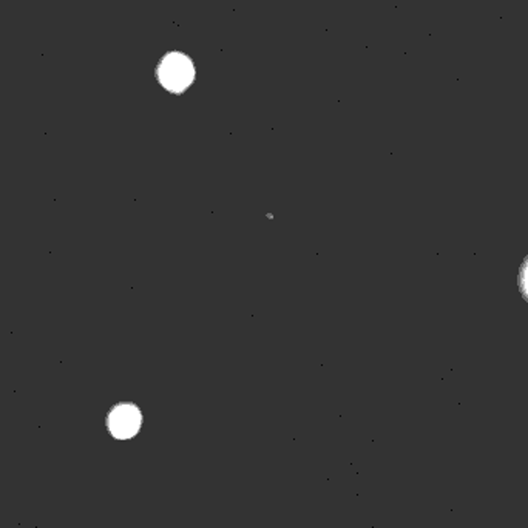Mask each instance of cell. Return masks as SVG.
I'll list each match as a JSON object with an SVG mask.
<instances>
[{
    "instance_id": "1",
    "label": "cell",
    "mask_w": 528,
    "mask_h": 528,
    "mask_svg": "<svg viewBox=\"0 0 528 528\" xmlns=\"http://www.w3.org/2000/svg\"><path fill=\"white\" fill-rule=\"evenodd\" d=\"M153 79L164 93L175 97H184L198 81L197 60L184 50H166L153 66Z\"/></svg>"
},
{
    "instance_id": "2",
    "label": "cell",
    "mask_w": 528,
    "mask_h": 528,
    "mask_svg": "<svg viewBox=\"0 0 528 528\" xmlns=\"http://www.w3.org/2000/svg\"><path fill=\"white\" fill-rule=\"evenodd\" d=\"M144 423V415L138 405L120 402L110 409L107 415V430L116 440H130L135 438Z\"/></svg>"
},
{
    "instance_id": "3",
    "label": "cell",
    "mask_w": 528,
    "mask_h": 528,
    "mask_svg": "<svg viewBox=\"0 0 528 528\" xmlns=\"http://www.w3.org/2000/svg\"><path fill=\"white\" fill-rule=\"evenodd\" d=\"M519 291L528 305V255L524 259L521 269H519Z\"/></svg>"
},
{
    "instance_id": "4",
    "label": "cell",
    "mask_w": 528,
    "mask_h": 528,
    "mask_svg": "<svg viewBox=\"0 0 528 528\" xmlns=\"http://www.w3.org/2000/svg\"><path fill=\"white\" fill-rule=\"evenodd\" d=\"M266 218H268V220H274L276 216H274V214H272V212H268V214H266Z\"/></svg>"
}]
</instances>
